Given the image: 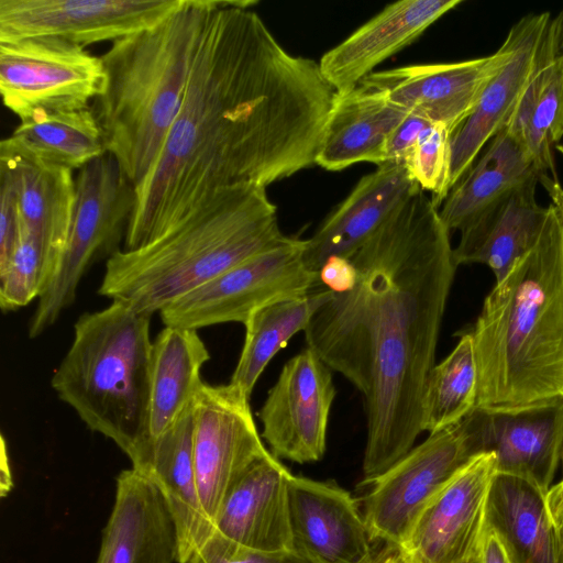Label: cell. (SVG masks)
<instances>
[{
	"instance_id": "obj_33",
	"label": "cell",
	"mask_w": 563,
	"mask_h": 563,
	"mask_svg": "<svg viewBox=\"0 0 563 563\" xmlns=\"http://www.w3.org/2000/svg\"><path fill=\"white\" fill-rule=\"evenodd\" d=\"M477 364L471 333H460L453 351L429 373L421 405V430L429 433L453 426L476 406Z\"/></svg>"
},
{
	"instance_id": "obj_3",
	"label": "cell",
	"mask_w": 563,
	"mask_h": 563,
	"mask_svg": "<svg viewBox=\"0 0 563 563\" xmlns=\"http://www.w3.org/2000/svg\"><path fill=\"white\" fill-rule=\"evenodd\" d=\"M468 332L476 409L515 411L563 399V232L552 203L536 245L495 284Z\"/></svg>"
},
{
	"instance_id": "obj_26",
	"label": "cell",
	"mask_w": 563,
	"mask_h": 563,
	"mask_svg": "<svg viewBox=\"0 0 563 563\" xmlns=\"http://www.w3.org/2000/svg\"><path fill=\"white\" fill-rule=\"evenodd\" d=\"M0 168L12 180L19 217L42 245L52 278L73 220L76 198L73 170L5 150H0Z\"/></svg>"
},
{
	"instance_id": "obj_14",
	"label": "cell",
	"mask_w": 563,
	"mask_h": 563,
	"mask_svg": "<svg viewBox=\"0 0 563 563\" xmlns=\"http://www.w3.org/2000/svg\"><path fill=\"white\" fill-rule=\"evenodd\" d=\"M507 35L512 43L508 60L452 135L451 189L488 142L508 124L542 64L556 54L553 18L549 12L522 16Z\"/></svg>"
},
{
	"instance_id": "obj_39",
	"label": "cell",
	"mask_w": 563,
	"mask_h": 563,
	"mask_svg": "<svg viewBox=\"0 0 563 563\" xmlns=\"http://www.w3.org/2000/svg\"><path fill=\"white\" fill-rule=\"evenodd\" d=\"M319 285L333 292L351 290L357 279V271L347 257L332 256L318 273Z\"/></svg>"
},
{
	"instance_id": "obj_42",
	"label": "cell",
	"mask_w": 563,
	"mask_h": 563,
	"mask_svg": "<svg viewBox=\"0 0 563 563\" xmlns=\"http://www.w3.org/2000/svg\"><path fill=\"white\" fill-rule=\"evenodd\" d=\"M361 563H410L398 545L375 542L371 554Z\"/></svg>"
},
{
	"instance_id": "obj_27",
	"label": "cell",
	"mask_w": 563,
	"mask_h": 563,
	"mask_svg": "<svg viewBox=\"0 0 563 563\" xmlns=\"http://www.w3.org/2000/svg\"><path fill=\"white\" fill-rule=\"evenodd\" d=\"M485 525L500 539L512 563H563L545 494L522 478L496 473Z\"/></svg>"
},
{
	"instance_id": "obj_34",
	"label": "cell",
	"mask_w": 563,
	"mask_h": 563,
	"mask_svg": "<svg viewBox=\"0 0 563 563\" xmlns=\"http://www.w3.org/2000/svg\"><path fill=\"white\" fill-rule=\"evenodd\" d=\"M19 236L9 261L0 266V306L13 311L38 299L51 279V271L37 239L19 217Z\"/></svg>"
},
{
	"instance_id": "obj_6",
	"label": "cell",
	"mask_w": 563,
	"mask_h": 563,
	"mask_svg": "<svg viewBox=\"0 0 563 563\" xmlns=\"http://www.w3.org/2000/svg\"><path fill=\"white\" fill-rule=\"evenodd\" d=\"M150 314L112 301L81 314L51 385L93 432L136 462L148 446Z\"/></svg>"
},
{
	"instance_id": "obj_28",
	"label": "cell",
	"mask_w": 563,
	"mask_h": 563,
	"mask_svg": "<svg viewBox=\"0 0 563 563\" xmlns=\"http://www.w3.org/2000/svg\"><path fill=\"white\" fill-rule=\"evenodd\" d=\"M534 177H541L534 161L506 125L450 190L440 217L449 232H461L496 201Z\"/></svg>"
},
{
	"instance_id": "obj_47",
	"label": "cell",
	"mask_w": 563,
	"mask_h": 563,
	"mask_svg": "<svg viewBox=\"0 0 563 563\" xmlns=\"http://www.w3.org/2000/svg\"><path fill=\"white\" fill-rule=\"evenodd\" d=\"M562 68H563V62H562Z\"/></svg>"
},
{
	"instance_id": "obj_8",
	"label": "cell",
	"mask_w": 563,
	"mask_h": 563,
	"mask_svg": "<svg viewBox=\"0 0 563 563\" xmlns=\"http://www.w3.org/2000/svg\"><path fill=\"white\" fill-rule=\"evenodd\" d=\"M305 240L288 236L173 301L159 311L165 325L198 330L245 323L257 309L280 299L305 296L319 285L302 261Z\"/></svg>"
},
{
	"instance_id": "obj_18",
	"label": "cell",
	"mask_w": 563,
	"mask_h": 563,
	"mask_svg": "<svg viewBox=\"0 0 563 563\" xmlns=\"http://www.w3.org/2000/svg\"><path fill=\"white\" fill-rule=\"evenodd\" d=\"M481 453L493 452L497 473L542 493L563 461V399L515 411L473 410Z\"/></svg>"
},
{
	"instance_id": "obj_38",
	"label": "cell",
	"mask_w": 563,
	"mask_h": 563,
	"mask_svg": "<svg viewBox=\"0 0 563 563\" xmlns=\"http://www.w3.org/2000/svg\"><path fill=\"white\" fill-rule=\"evenodd\" d=\"M15 192L9 174L0 168V266L12 255L19 236Z\"/></svg>"
},
{
	"instance_id": "obj_1",
	"label": "cell",
	"mask_w": 563,
	"mask_h": 563,
	"mask_svg": "<svg viewBox=\"0 0 563 563\" xmlns=\"http://www.w3.org/2000/svg\"><path fill=\"white\" fill-rule=\"evenodd\" d=\"M255 4L219 0L178 115L134 189L123 250L157 239L221 188H266L316 165L336 91L318 62L279 44Z\"/></svg>"
},
{
	"instance_id": "obj_13",
	"label": "cell",
	"mask_w": 563,
	"mask_h": 563,
	"mask_svg": "<svg viewBox=\"0 0 563 563\" xmlns=\"http://www.w3.org/2000/svg\"><path fill=\"white\" fill-rule=\"evenodd\" d=\"M335 395L332 371L313 350L286 362L258 411L269 452L299 464L321 460Z\"/></svg>"
},
{
	"instance_id": "obj_21",
	"label": "cell",
	"mask_w": 563,
	"mask_h": 563,
	"mask_svg": "<svg viewBox=\"0 0 563 563\" xmlns=\"http://www.w3.org/2000/svg\"><path fill=\"white\" fill-rule=\"evenodd\" d=\"M178 538L155 483L131 467L117 477L115 498L96 563H177Z\"/></svg>"
},
{
	"instance_id": "obj_46",
	"label": "cell",
	"mask_w": 563,
	"mask_h": 563,
	"mask_svg": "<svg viewBox=\"0 0 563 563\" xmlns=\"http://www.w3.org/2000/svg\"><path fill=\"white\" fill-rule=\"evenodd\" d=\"M555 150L563 155V144H558Z\"/></svg>"
},
{
	"instance_id": "obj_41",
	"label": "cell",
	"mask_w": 563,
	"mask_h": 563,
	"mask_svg": "<svg viewBox=\"0 0 563 563\" xmlns=\"http://www.w3.org/2000/svg\"><path fill=\"white\" fill-rule=\"evenodd\" d=\"M545 500L563 551V478L550 487Z\"/></svg>"
},
{
	"instance_id": "obj_9",
	"label": "cell",
	"mask_w": 563,
	"mask_h": 563,
	"mask_svg": "<svg viewBox=\"0 0 563 563\" xmlns=\"http://www.w3.org/2000/svg\"><path fill=\"white\" fill-rule=\"evenodd\" d=\"M478 454L472 412L429 433L371 484L362 510L372 540L401 547L427 504Z\"/></svg>"
},
{
	"instance_id": "obj_10",
	"label": "cell",
	"mask_w": 563,
	"mask_h": 563,
	"mask_svg": "<svg viewBox=\"0 0 563 563\" xmlns=\"http://www.w3.org/2000/svg\"><path fill=\"white\" fill-rule=\"evenodd\" d=\"M101 57L54 36L0 42V92L20 122L89 108L104 85Z\"/></svg>"
},
{
	"instance_id": "obj_15",
	"label": "cell",
	"mask_w": 563,
	"mask_h": 563,
	"mask_svg": "<svg viewBox=\"0 0 563 563\" xmlns=\"http://www.w3.org/2000/svg\"><path fill=\"white\" fill-rule=\"evenodd\" d=\"M511 48L507 35L500 47L488 56L374 71L360 85L384 93L408 112L445 126L453 135L506 64Z\"/></svg>"
},
{
	"instance_id": "obj_7",
	"label": "cell",
	"mask_w": 563,
	"mask_h": 563,
	"mask_svg": "<svg viewBox=\"0 0 563 563\" xmlns=\"http://www.w3.org/2000/svg\"><path fill=\"white\" fill-rule=\"evenodd\" d=\"M76 198L66 247L30 319L29 336L52 327L75 300L90 265L118 251L134 206V187L110 153L95 158L75 179Z\"/></svg>"
},
{
	"instance_id": "obj_4",
	"label": "cell",
	"mask_w": 563,
	"mask_h": 563,
	"mask_svg": "<svg viewBox=\"0 0 563 563\" xmlns=\"http://www.w3.org/2000/svg\"><path fill=\"white\" fill-rule=\"evenodd\" d=\"M287 238L265 187L221 188L157 239L109 256L98 292L152 316Z\"/></svg>"
},
{
	"instance_id": "obj_31",
	"label": "cell",
	"mask_w": 563,
	"mask_h": 563,
	"mask_svg": "<svg viewBox=\"0 0 563 563\" xmlns=\"http://www.w3.org/2000/svg\"><path fill=\"white\" fill-rule=\"evenodd\" d=\"M331 292L318 286L305 296L276 300L254 311L244 323V344L230 383L251 397L271 360L296 333L306 330Z\"/></svg>"
},
{
	"instance_id": "obj_24",
	"label": "cell",
	"mask_w": 563,
	"mask_h": 563,
	"mask_svg": "<svg viewBox=\"0 0 563 563\" xmlns=\"http://www.w3.org/2000/svg\"><path fill=\"white\" fill-rule=\"evenodd\" d=\"M540 177L516 188L461 231L453 249L455 263L484 264L500 282L515 263L537 243L548 216V207L537 200Z\"/></svg>"
},
{
	"instance_id": "obj_19",
	"label": "cell",
	"mask_w": 563,
	"mask_h": 563,
	"mask_svg": "<svg viewBox=\"0 0 563 563\" xmlns=\"http://www.w3.org/2000/svg\"><path fill=\"white\" fill-rule=\"evenodd\" d=\"M291 475L271 452L257 459L229 490L211 533L254 550L295 551L288 493Z\"/></svg>"
},
{
	"instance_id": "obj_37",
	"label": "cell",
	"mask_w": 563,
	"mask_h": 563,
	"mask_svg": "<svg viewBox=\"0 0 563 563\" xmlns=\"http://www.w3.org/2000/svg\"><path fill=\"white\" fill-rule=\"evenodd\" d=\"M434 124L420 114L409 112L389 136L384 164L406 165L419 141Z\"/></svg>"
},
{
	"instance_id": "obj_35",
	"label": "cell",
	"mask_w": 563,
	"mask_h": 563,
	"mask_svg": "<svg viewBox=\"0 0 563 563\" xmlns=\"http://www.w3.org/2000/svg\"><path fill=\"white\" fill-rule=\"evenodd\" d=\"M451 139L452 133L441 124H434L419 141L406 167L420 189L432 194V202L439 208L451 190Z\"/></svg>"
},
{
	"instance_id": "obj_43",
	"label": "cell",
	"mask_w": 563,
	"mask_h": 563,
	"mask_svg": "<svg viewBox=\"0 0 563 563\" xmlns=\"http://www.w3.org/2000/svg\"><path fill=\"white\" fill-rule=\"evenodd\" d=\"M540 184L548 191L551 199L550 203H552L558 211L563 232V187L560 185L559 180L549 176H542L540 178Z\"/></svg>"
},
{
	"instance_id": "obj_23",
	"label": "cell",
	"mask_w": 563,
	"mask_h": 563,
	"mask_svg": "<svg viewBox=\"0 0 563 563\" xmlns=\"http://www.w3.org/2000/svg\"><path fill=\"white\" fill-rule=\"evenodd\" d=\"M194 404L175 424L153 441L132 467L161 490L178 538L177 563H185L212 532L203 509L194 462Z\"/></svg>"
},
{
	"instance_id": "obj_20",
	"label": "cell",
	"mask_w": 563,
	"mask_h": 563,
	"mask_svg": "<svg viewBox=\"0 0 563 563\" xmlns=\"http://www.w3.org/2000/svg\"><path fill=\"white\" fill-rule=\"evenodd\" d=\"M418 189L406 165L384 164L364 175L305 240L306 268L318 275L330 257L350 258Z\"/></svg>"
},
{
	"instance_id": "obj_40",
	"label": "cell",
	"mask_w": 563,
	"mask_h": 563,
	"mask_svg": "<svg viewBox=\"0 0 563 563\" xmlns=\"http://www.w3.org/2000/svg\"><path fill=\"white\" fill-rule=\"evenodd\" d=\"M478 563H512L497 534L485 525L477 548Z\"/></svg>"
},
{
	"instance_id": "obj_17",
	"label": "cell",
	"mask_w": 563,
	"mask_h": 563,
	"mask_svg": "<svg viewBox=\"0 0 563 563\" xmlns=\"http://www.w3.org/2000/svg\"><path fill=\"white\" fill-rule=\"evenodd\" d=\"M288 493L295 551L309 563H361L371 554L375 542L347 490L292 474Z\"/></svg>"
},
{
	"instance_id": "obj_44",
	"label": "cell",
	"mask_w": 563,
	"mask_h": 563,
	"mask_svg": "<svg viewBox=\"0 0 563 563\" xmlns=\"http://www.w3.org/2000/svg\"><path fill=\"white\" fill-rule=\"evenodd\" d=\"M555 31L556 58L563 62V9L556 18L553 19Z\"/></svg>"
},
{
	"instance_id": "obj_22",
	"label": "cell",
	"mask_w": 563,
	"mask_h": 563,
	"mask_svg": "<svg viewBox=\"0 0 563 563\" xmlns=\"http://www.w3.org/2000/svg\"><path fill=\"white\" fill-rule=\"evenodd\" d=\"M462 0H402L388 4L320 58L336 93L352 90L385 59L400 52Z\"/></svg>"
},
{
	"instance_id": "obj_48",
	"label": "cell",
	"mask_w": 563,
	"mask_h": 563,
	"mask_svg": "<svg viewBox=\"0 0 563 563\" xmlns=\"http://www.w3.org/2000/svg\"><path fill=\"white\" fill-rule=\"evenodd\" d=\"M562 464H563V461H562Z\"/></svg>"
},
{
	"instance_id": "obj_36",
	"label": "cell",
	"mask_w": 563,
	"mask_h": 563,
	"mask_svg": "<svg viewBox=\"0 0 563 563\" xmlns=\"http://www.w3.org/2000/svg\"><path fill=\"white\" fill-rule=\"evenodd\" d=\"M185 563H309L297 551H261L211 533Z\"/></svg>"
},
{
	"instance_id": "obj_32",
	"label": "cell",
	"mask_w": 563,
	"mask_h": 563,
	"mask_svg": "<svg viewBox=\"0 0 563 563\" xmlns=\"http://www.w3.org/2000/svg\"><path fill=\"white\" fill-rule=\"evenodd\" d=\"M507 126L526 147L541 177L558 180L554 152L563 139V68L556 54L542 64Z\"/></svg>"
},
{
	"instance_id": "obj_16",
	"label": "cell",
	"mask_w": 563,
	"mask_h": 563,
	"mask_svg": "<svg viewBox=\"0 0 563 563\" xmlns=\"http://www.w3.org/2000/svg\"><path fill=\"white\" fill-rule=\"evenodd\" d=\"M497 473L493 452L471 459L427 504L400 547L410 563H456L478 545Z\"/></svg>"
},
{
	"instance_id": "obj_2",
	"label": "cell",
	"mask_w": 563,
	"mask_h": 563,
	"mask_svg": "<svg viewBox=\"0 0 563 563\" xmlns=\"http://www.w3.org/2000/svg\"><path fill=\"white\" fill-rule=\"evenodd\" d=\"M350 260L354 287L331 292L305 338L363 397V483L372 484L422 432L423 390L457 264L439 208L420 188Z\"/></svg>"
},
{
	"instance_id": "obj_11",
	"label": "cell",
	"mask_w": 563,
	"mask_h": 563,
	"mask_svg": "<svg viewBox=\"0 0 563 563\" xmlns=\"http://www.w3.org/2000/svg\"><path fill=\"white\" fill-rule=\"evenodd\" d=\"M194 462L201 503L212 527L229 490L269 451L257 431L250 397L238 386L203 384L194 401Z\"/></svg>"
},
{
	"instance_id": "obj_29",
	"label": "cell",
	"mask_w": 563,
	"mask_h": 563,
	"mask_svg": "<svg viewBox=\"0 0 563 563\" xmlns=\"http://www.w3.org/2000/svg\"><path fill=\"white\" fill-rule=\"evenodd\" d=\"M209 358V351L197 330L165 325L153 341L148 445L194 404L205 384L200 377L201 368Z\"/></svg>"
},
{
	"instance_id": "obj_12",
	"label": "cell",
	"mask_w": 563,
	"mask_h": 563,
	"mask_svg": "<svg viewBox=\"0 0 563 563\" xmlns=\"http://www.w3.org/2000/svg\"><path fill=\"white\" fill-rule=\"evenodd\" d=\"M183 0H0V42L54 36L80 46L148 29Z\"/></svg>"
},
{
	"instance_id": "obj_30",
	"label": "cell",
	"mask_w": 563,
	"mask_h": 563,
	"mask_svg": "<svg viewBox=\"0 0 563 563\" xmlns=\"http://www.w3.org/2000/svg\"><path fill=\"white\" fill-rule=\"evenodd\" d=\"M0 150L70 170L107 153L93 110L37 112L3 139Z\"/></svg>"
},
{
	"instance_id": "obj_45",
	"label": "cell",
	"mask_w": 563,
	"mask_h": 563,
	"mask_svg": "<svg viewBox=\"0 0 563 563\" xmlns=\"http://www.w3.org/2000/svg\"><path fill=\"white\" fill-rule=\"evenodd\" d=\"M477 548H478V545H477ZM477 548L471 554H468L466 558L462 559L461 561H459L456 563H478L477 562Z\"/></svg>"
},
{
	"instance_id": "obj_25",
	"label": "cell",
	"mask_w": 563,
	"mask_h": 563,
	"mask_svg": "<svg viewBox=\"0 0 563 563\" xmlns=\"http://www.w3.org/2000/svg\"><path fill=\"white\" fill-rule=\"evenodd\" d=\"M408 113L384 93L361 85L336 93L316 165L331 172L361 162L383 165L389 136Z\"/></svg>"
},
{
	"instance_id": "obj_5",
	"label": "cell",
	"mask_w": 563,
	"mask_h": 563,
	"mask_svg": "<svg viewBox=\"0 0 563 563\" xmlns=\"http://www.w3.org/2000/svg\"><path fill=\"white\" fill-rule=\"evenodd\" d=\"M219 0H183L164 20L114 41L101 56L104 85L92 109L106 150L134 189L154 167L185 98Z\"/></svg>"
}]
</instances>
